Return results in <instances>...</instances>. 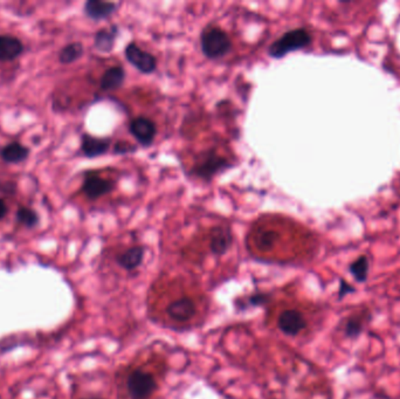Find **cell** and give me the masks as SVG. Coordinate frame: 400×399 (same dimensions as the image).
Returning a JSON list of instances; mask_svg holds the SVG:
<instances>
[{
	"label": "cell",
	"mask_w": 400,
	"mask_h": 399,
	"mask_svg": "<svg viewBox=\"0 0 400 399\" xmlns=\"http://www.w3.org/2000/svg\"><path fill=\"white\" fill-rule=\"evenodd\" d=\"M145 252L143 246L129 247L128 250H123L122 253L117 255V265L122 267L123 270H129V272L137 270L143 262Z\"/></svg>",
	"instance_id": "cell-13"
},
{
	"label": "cell",
	"mask_w": 400,
	"mask_h": 399,
	"mask_svg": "<svg viewBox=\"0 0 400 399\" xmlns=\"http://www.w3.org/2000/svg\"><path fill=\"white\" fill-rule=\"evenodd\" d=\"M87 399H102V398H87Z\"/></svg>",
	"instance_id": "cell-27"
},
{
	"label": "cell",
	"mask_w": 400,
	"mask_h": 399,
	"mask_svg": "<svg viewBox=\"0 0 400 399\" xmlns=\"http://www.w3.org/2000/svg\"><path fill=\"white\" fill-rule=\"evenodd\" d=\"M312 42V36L308 29L304 27L290 29L288 32L284 33L279 39L273 41L267 49V54L274 60H281L286 55H288L289 53L307 49Z\"/></svg>",
	"instance_id": "cell-2"
},
{
	"label": "cell",
	"mask_w": 400,
	"mask_h": 399,
	"mask_svg": "<svg viewBox=\"0 0 400 399\" xmlns=\"http://www.w3.org/2000/svg\"><path fill=\"white\" fill-rule=\"evenodd\" d=\"M125 59L138 72L145 75L152 74L157 69V59L151 53L140 49L136 42H130L125 49Z\"/></svg>",
	"instance_id": "cell-5"
},
{
	"label": "cell",
	"mask_w": 400,
	"mask_h": 399,
	"mask_svg": "<svg viewBox=\"0 0 400 399\" xmlns=\"http://www.w3.org/2000/svg\"><path fill=\"white\" fill-rule=\"evenodd\" d=\"M166 314L176 322H188L197 313V306L192 298L188 296L176 298L166 307Z\"/></svg>",
	"instance_id": "cell-9"
},
{
	"label": "cell",
	"mask_w": 400,
	"mask_h": 399,
	"mask_svg": "<svg viewBox=\"0 0 400 399\" xmlns=\"http://www.w3.org/2000/svg\"><path fill=\"white\" fill-rule=\"evenodd\" d=\"M84 44L81 42H72L61 49L59 53V60L64 65H69L79 60L84 55Z\"/></svg>",
	"instance_id": "cell-20"
},
{
	"label": "cell",
	"mask_w": 400,
	"mask_h": 399,
	"mask_svg": "<svg viewBox=\"0 0 400 399\" xmlns=\"http://www.w3.org/2000/svg\"><path fill=\"white\" fill-rule=\"evenodd\" d=\"M8 212V207H6V204H5L3 199H0V220L5 217V214Z\"/></svg>",
	"instance_id": "cell-26"
},
{
	"label": "cell",
	"mask_w": 400,
	"mask_h": 399,
	"mask_svg": "<svg viewBox=\"0 0 400 399\" xmlns=\"http://www.w3.org/2000/svg\"><path fill=\"white\" fill-rule=\"evenodd\" d=\"M157 381L151 372L137 368L127 378V391L130 399H149L157 390Z\"/></svg>",
	"instance_id": "cell-4"
},
{
	"label": "cell",
	"mask_w": 400,
	"mask_h": 399,
	"mask_svg": "<svg viewBox=\"0 0 400 399\" xmlns=\"http://www.w3.org/2000/svg\"><path fill=\"white\" fill-rule=\"evenodd\" d=\"M118 4L102 0H88L84 3V12L89 19L94 21H102L108 19L116 12Z\"/></svg>",
	"instance_id": "cell-12"
},
{
	"label": "cell",
	"mask_w": 400,
	"mask_h": 399,
	"mask_svg": "<svg viewBox=\"0 0 400 399\" xmlns=\"http://www.w3.org/2000/svg\"><path fill=\"white\" fill-rule=\"evenodd\" d=\"M352 293H356V288L350 285L345 279H340V286H338V293H337L338 300H342Z\"/></svg>",
	"instance_id": "cell-25"
},
{
	"label": "cell",
	"mask_w": 400,
	"mask_h": 399,
	"mask_svg": "<svg viewBox=\"0 0 400 399\" xmlns=\"http://www.w3.org/2000/svg\"><path fill=\"white\" fill-rule=\"evenodd\" d=\"M276 239H277V235L274 231H264L255 239L256 246L262 250H272Z\"/></svg>",
	"instance_id": "cell-23"
},
{
	"label": "cell",
	"mask_w": 400,
	"mask_h": 399,
	"mask_svg": "<svg viewBox=\"0 0 400 399\" xmlns=\"http://www.w3.org/2000/svg\"><path fill=\"white\" fill-rule=\"evenodd\" d=\"M125 70L122 66H112L110 68L107 69L101 77L100 86L101 88L105 92L115 90L122 87L125 83Z\"/></svg>",
	"instance_id": "cell-16"
},
{
	"label": "cell",
	"mask_w": 400,
	"mask_h": 399,
	"mask_svg": "<svg viewBox=\"0 0 400 399\" xmlns=\"http://www.w3.org/2000/svg\"><path fill=\"white\" fill-rule=\"evenodd\" d=\"M348 270L357 283H365L368 281L370 272V260L365 254H362L353 261L350 262Z\"/></svg>",
	"instance_id": "cell-18"
},
{
	"label": "cell",
	"mask_w": 400,
	"mask_h": 399,
	"mask_svg": "<svg viewBox=\"0 0 400 399\" xmlns=\"http://www.w3.org/2000/svg\"><path fill=\"white\" fill-rule=\"evenodd\" d=\"M115 189V181L99 176H88L82 184V192L92 201L109 194Z\"/></svg>",
	"instance_id": "cell-10"
},
{
	"label": "cell",
	"mask_w": 400,
	"mask_h": 399,
	"mask_svg": "<svg viewBox=\"0 0 400 399\" xmlns=\"http://www.w3.org/2000/svg\"><path fill=\"white\" fill-rule=\"evenodd\" d=\"M308 322L297 309H286L277 318V326L284 335L297 336L307 328Z\"/></svg>",
	"instance_id": "cell-7"
},
{
	"label": "cell",
	"mask_w": 400,
	"mask_h": 399,
	"mask_svg": "<svg viewBox=\"0 0 400 399\" xmlns=\"http://www.w3.org/2000/svg\"><path fill=\"white\" fill-rule=\"evenodd\" d=\"M137 150L136 145L132 144L129 142L118 141L114 146L115 155H125V153H135Z\"/></svg>",
	"instance_id": "cell-24"
},
{
	"label": "cell",
	"mask_w": 400,
	"mask_h": 399,
	"mask_svg": "<svg viewBox=\"0 0 400 399\" xmlns=\"http://www.w3.org/2000/svg\"><path fill=\"white\" fill-rule=\"evenodd\" d=\"M268 301L269 295L264 294V293H256V294L251 295V296L245 298V300H240L238 303V306H239V308H242V309H249V308L266 306Z\"/></svg>",
	"instance_id": "cell-22"
},
{
	"label": "cell",
	"mask_w": 400,
	"mask_h": 399,
	"mask_svg": "<svg viewBox=\"0 0 400 399\" xmlns=\"http://www.w3.org/2000/svg\"><path fill=\"white\" fill-rule=\"evenodd\" d=\"M29 156V149L21 143H10L0 150V157L8 163H21Z\"/></svg>",
	"instance_id": "cell-17"
},
{
	"label": "cell",
	"mask_w": 400,
	"mask_h": 399,
	"mask_svg": "<svg viewBox=\"0 0 400 399\" xmlns=\"http://www.w3.org/2000/svg\"><path fill=\"white\" fill-rule=\"evenodd\" d=\"M233 244V233L228 225H216L210 231V250L214 255L227 253Z\"/></svg>",
	"instance_id": "cell-8"
},
{
	"label": "cell",
	"mask_w": 400,
	"mask_h": 399,
	"mask_svg": "<svg viewBox=\"0 0 400 399\" xmlns=\"http://www.w3.org/2000/svg\"><path fill=\"white\" fill-rule=\"evenodd\" d=\"M16 217L18 222L23 225L27 226L29 229L38 225V222H39V216L36 211L29 209V207H24V206H21V209L16 211Z\"/></svg>",
	"instance_id": "cell-21"
},
{
	"label": "cell",
	"mask_w": 400,
	"mask_h": 399,
	"mask_svg": "<svg viewBox=\"0 0 400 399\" xmlns=\"http://www.w3.org/2000/svg\"><path fill=\"white\" fill-rule=\"evenodd\" d=\"M231 166L232 164L227 158L221 157V155L216 153V150H208L200 153L199 157L197 158L196 163L191 170V175L201 181H212L216 175L224 172Z\"/></svg>",
	"instance_id": "cell-3"
},
{
	"label": "cell",
	"mask_w": 400,
	"mask_h": 399,
	"mask_svg": "<svg viewBox=\"0 0 400 399\" xmlns=\"http://www.w3.org/2000/svg\"><path fill=\"white\" fill-rule=\"evenodd\" d=\"M120 29L117 25H112L110 27H104L97 31L94 36V47L101 53H110L116 42Z\"/></svg>",
	"instance_id": "cell-14"
},
{
	"label": "cell",
	"mask_w": 400,
	"mask_h": 399,
	"mask_svg": "<svg viewBox=\"0 0 400 399\" xmlns=\"http://www.w3.org/2000/svg\"><path fill=\"white\" fill-rule=\"evenodd\" d=\"M370 314L368 311L362 313V314H352L345 320V337L349 339H357L360 335L364 331V326L366 324L365 316Z\"/></svg>",
	"instance_id": "cell-19"
},
{
	"label": "cell",
	"mask_w": 400,
	"mask_h": 399,
	"mask_svg": "<svg viewBox=\"0 0 400 399\" xmlns=\"http://www.w3.org/2000/svg\"><path fill=\"white\" fill-rule=\"evenodd\" d=\"M200 49L210 60H219L231 52L232 40L219 26L206 25L200 33Z\"/></svg>",
	"instance_id": "cell-1"
},
{
	"label": "cell",
	"mask_w": 400,
	"mask_h": 399,
	"mask_svg": "<svg viewBox=\"0 0 400 399\" xmlns=\"http://www.w3.org/2000/svg\"><path fill=\"white\" fill-rule=\"evenodd\" d=\"M112 146L109 138H95L89 133H84L81 138V151L87 158L100 157L107 153Z\"/></svg>",
	"instance_id": "cell-11"
},
{
	"label": "cell",
	"mask_w": 400,
	"mask_h": 399,
	"mask_svg": "<svg viewBox=\"0 0 400 399\" xmlns=\"http://www.w3.org/2000/svg\"><path fill=\"white\" fill-rule=\"evenodd\" d=\"M129 131L142 146L149 148L156 138L157 125L148 117H135L129 125Z\"/></svg>",
	"instance_id": "cell-6"
},
{
	"label": "cell",
	"mask_w": 400,
	"mask_h": 399,
	"mask_svg": "<svg viewBox=\"0 0 400 399\" xmlns=\"http://www.w3.org/2000/svg\"><path fill=\"white\" fill-rule=\"evenodd\" d=\"M24 52V44L18 38L12 36H0V61L16 60Z\"/></svg>",
	"instance_id": "cell-15"
}]
</instances>
